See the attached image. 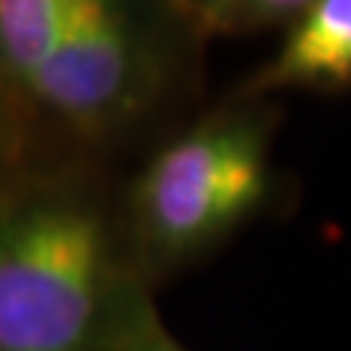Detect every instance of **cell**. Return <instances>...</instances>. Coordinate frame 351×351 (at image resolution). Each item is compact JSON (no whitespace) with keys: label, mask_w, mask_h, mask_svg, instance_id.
Listing matches in <instances>:
<instances>
[{"label":"cell","mask_w":351,"mask_h":351,"mask_svg":"<svg viewBox=\"0 0 351 351\" xmlns=\"http://www.w3.org/2000/svg\"><path fill=\"white\" fill-rule=\"evenodd\" d=\"M39 123L0 73V190L29 172Z\"/></svg>","instance_id":"obj_6"},{"label":"cell","mask_w":351,"mask_h":351,"mask_svg":"<svg viewBox=\"0 0 351 351\" xmlns=\"http://www.w3.org/2000/svg\"><path fill=\"white\" fill-rule=\"evenodd\" d=\"M107 351H193L167 328L151 291L136 276L128 278L117 302Z\"/></svg>","instance_id":"obj_5"},{"label":"cell","mask_w":351,"mask_h":351,"mask_svg":"<svg viewBox=\"0 0 351 351\" xmlns=\"http://www.w3.org/2000/svg\"><path fill=\"white\" fill-rule=\"evenodd\" d=\"M313 0H232L213 34H247L271 26H287Z\"/></svg>","instance_id":"obj_7"},{"label":"cell","mask_w":351,"mask_h":351,"mask_svg":"<svg viewBox=\"0 0 351 351\" xmlns=\"http://www.w3.org/2000/svg\"><path fill=\"white\" fill-rule=\"evenodd\" d=\"M198 37L177 0H68L26 110L81 146H120L185 94Z\"/></svg>","instance_id":"obj_3"},{"label":"cell","mask_w":351,"mask_h":351,"mask_svg":"<svg viewBox=\"0 0 351 351\" xmlns=\"http://www.w3.org/2000/svg\"><path fill=\"white\" fill-rule=\"evenodd\" d=\"M281 91L349 94L351 0H313L287 24L274 58L252 71L232 97L276 99Z\"/></svg>","instance_id":"obj_4"},{"label":"cell","mask_w":351,"mask_h":351,"mask_svg":"<svg viewBox=\"0 0 351 351\" xmlns=\"http://www.w3.org/2000/svg\"><path fill=\"white\" fill-rule=\"evenodd\" d=\"M278 125L276 99L229 97L151 154L117 201L133 276L156 291L289 203Z\"/></svg>","instance_id":"obj_2"},{"label":"cell","mask_w":351,"mask_h":351,"mask_svg":"<svg viewBox=\"0 0 351 351\" xmlns=\"http://www.w3.org/2000/svg\"><path fill=\"white\" fill-rule=\"evenodd\" d=\"M180 11L188 16V21L195 26V32L206 37L216 32L219 19L224 16V11L232 5V0H177Z\"/></svg>","instance_id":"obj_8"},{"label":"cell","mask_w":351,"mask_h":351,"mask_svg":"<svg viewBox=\"0 0 351 351\" xmlns=\"http://www.w3.org/2000/svg\"><path fill=\"white\" fill-rule=\"evenodd\" d=\"M133 276L117 201L81 167L0 190V351H107Z\"/></svg>","instance_id":"obj_1"}]
</instances>
